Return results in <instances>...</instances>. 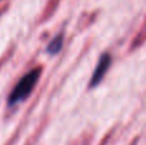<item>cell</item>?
I'll list each match as a JSON object with an SVG mask.
<instances>
[{
	"label": "cell",
	"mask_w": 146,
	"mask_h": 145,
	"mask_svg": "<svg viewBox=\"0 0 146 145\" xmlns=\"http://www.w3.org/2000/svg\"><path fill=\"white\" fill-rule=\"evenodd\" d=\"M41 72H42V67H35L28 72H26L18 80V82L14 85V87L10 91L9 96H8V105H15L25 102L33 92L41 77Z\"/></svg>",
	"instance_id": "6da1fadb"
},
{
	"label": "cell",
	"mask_w": 146,
	"mask_h": 145,
	"mask_svg": "<svg viewBox=\"0 0 146 145\" xmlns=\"http://www.w3.org/2000/svg\"><path fill=\"white\" fill-rule=\"evenodd\" d=\"M110 63H111V57L109 55L108 53H104L103 55L99 58L95 69H94V72H92V76H91V80H90V87H96L103 81V78L105 77L109 67H110Z\"/></svg>",
	"instance_id": "7a4b0ae2"
},
{
	"label": "cell",
	"mask_w": 146,
	"mask_h": 145,
	"mask_svg": "<svg viewBox=\"0 0 146 145\" xmlns=\"http://www.w3.org/2000/svg\"><path fill=\"white\" fill-rule=\"evenodd\" d=\"M63 41H64V33L59 32L58 35L54 36V37L50 40V43L48 44L46 51H48L49 54H51V55L58 54L59 51L62 50V48H63Z\"/></svg>",
	"instance_id": "3957f363"
},
{
	"label": "cell",
	"mask_w": 146,
	"mask_h": 145,
	"mask_svg": "<svg viewBox=\"0 0 146 145\" xmlns=\"http://www.w3.org/2000/svg\"><path fill=\"white\" fill-rule=\"evenodd\" d=\"M0 1H1V0H0Z\"/></svg>",
	"instance_id": "277c9868"
}]
</instances>
